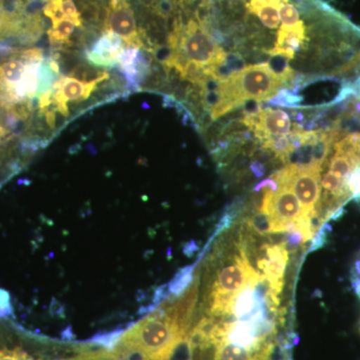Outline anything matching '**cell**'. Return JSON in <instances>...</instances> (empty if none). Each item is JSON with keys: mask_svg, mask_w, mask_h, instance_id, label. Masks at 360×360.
I'll list each match as a JSON object with an SVG mask.
<instances>
[{"mask_svg": "<svg viewBox=\"0 0 360 360\" xmlns=\"http://www.w3.org/2000/svg\"><path fill=\"white\" fill-rule=\"evenodd\" d=\"M0 360H37L33 359L32 355L26 352L21 347H15L13 349L2 348L0 349ZM40 360V359H39Z\"/></svg>", "mask_w": 360, "mask_h": 360, "instance_id": "16", "label": "cell"}, {"mask_svg": "<svg viewBox=\"0 0 360 360\" xmlns=\"http://www.w3.org/2000/svg\"><path fill=\"white\" fill-rule=\"evenodd\" d=\"M6 35H9V27L6 20L0 13V37H6Z\"/></svg>", "mask_w": 360, "mask_h": 360, "instance_id": "23", "label": "cell"}, {"mask_svg": "<svg viewBox=\"0 0 360 360\" xmlns=\"http://www.w3.org/2000/svg\"><path fill=\"white\" fill-rule=\"evenodd\" d=\"M328 158L326 160L315 158L307 163H290L270 177L276 184L291 187L302 203L303 212L311 219L317 215L316 207L321 200V174Z\"/></svg>", "mask_w": 360, "mask_h": 360, "instance_id": "4", "label": "cell"}, {"mask_svg": "<svg viewBox=\"0 0 360 360\" xmlns=\"http://www.w3.org/2000/svg\"><path fill=\"white\" fill-rule=\"evenodd\" d=\"M63 11L65 13V18L72 21L77 27H82V15L78 13L73 0H63Z\"/></svg>", "mask_w": 360, "mask_h": 360, "instance_id": "15", "label": "cell"}, {"mask_svg": "<svg viewBox=\"0 0 360 360\" xmlns=\"http://www.w3.org/2000/svg\"><path fill=\"white\" fill-rule=\"evenodd\" d=\"M124 47L123 41L118 35L106 32L101 39H97L91 51H87L85 58L90 65L111 68L117 65L118 58Z\"/></svg>", "mask_w": 360, "mask_h": 360, "instance_id": "11", "label": "cell"}, {"mask_svg": "<svg viewBox=\"0 0 360 360\" xmlns=\"http://www.w3.org/2000/svg\"><path fill=\"white\" fill-rule=\"evenodd\" d=\"M44 13L47 18H51L52 25L65 20V13L63 11V0H47L44 8Z\"/></svg>", "mask_w": 360, "mask_h": 360, "instance_id": "14", "label": "cell"}, {"mask_svg": "<svg viewBox=\"0 0 360 360\" xmlns=\"http://www.w3.org/2000/svg\"><path fill=\"white\" fill-rule=\"evenodd\" d=\"M75 23L68 18L59 21L56 25H52L51 30L47 32V37H49L51 46L53 49L65 46V45L68 46L71 35L75 32Z\"/></svg>", "mask_w": 360, "mask_h": 360, "instance_id": "12", "label": "cell"}, {"mask_svg": "<svg viewBox=\"0 0 360 360\" xmlns=\"http://www.w3.org/2000/svg\"><path fill=\"white\" fill-rule=\"evenodd\" d=\"M193 265H188V266L184 267L175 274L174 278L172 279L169 283L167 284L168 291L169 295L179 297V296L184 295L189 286L193 283Z\"/></svg>", "mask_w": 360, "mask_h": 360, "instance_id": "13", "label": "cell"}, {"mask_svg": "<svg viewBox=\"0 0 360 360\" xmlns=\"http://www.w3.org/2000/svg\"><path fill=\"white\" fill-rule=\"evenodd\" d=\"M264 188L260 212L269 217L271 233L292 231L298 220L307 217L291 187L277 184L276 191L269 186Z\"/></svg>", "mask_w": 360, "mask_h": 360, "instance_id": "5", "label": "cell"}, {"mask_svg": "<svg viewBox=\"0 0 360 360\" xmlns=\"http://www.w3.org/2000/svg\"><path fill=\"white\" fill-rule=\"evenodd\" d=\"M110 78L108 72L104 73L103 77L97 78L94 82H84L70 77H60L54 84L53 94H52V103L56 105V110L65 117L70 115L68 110V101H75V103L86 101L92 92L96 91L97 85Z\"/></svg>", "mask_w": 360, "mask_h": 360, "instance_id": "8", "label": "cell"}, {"mask_svg": "<svg viewBox=\"0 0 360 360\" xmlns=\"http://www.w3.org/2000/svg\"><path fill=\"white\" fill-rule=\"evenodd\" d=\"M264 255L258 258V269L264 272V277L276 295H281L284 283V274L288 264V250L284 243L264 245Z\"/></svg>", "mask_w": 360, "mask_h": 360, "instance_id": "10", "label": "cell"}, {"mask_svg": "<svg viewBox=\"0 0 360 360\" xmlns=\"http://www.w3.org/2000/svg\"><path fill=\"white\" fill-rule=\"evenodd\" d=\"M295 78V71L288 66L277 73L269 63L245 66L232 71L217 80V99L210 106V116L217 120L248 101H269L278 94L281 87Z\"/></svg>", "mask_w": 360, "mask_h": 360, "instance_id": "1", "label": "cell"}, {"mask_svg": "<svg viewBox=\"0 0 360 360\" xmlns=\"http://www.w3.org/2000/svg\"><path fill=\"white\" fill-rule=\"evenodd\" d=\"M187 333L160 309L124 331L112 352L116 360L130 354L143 360H167Z\"/></svg>", "mask_w": 360, "mask_h": 360, "instance_id": "2", "label": "cell"}, {"mask_svg": "<svg viewBox=\"0 0 360 360\" xmlns=\"http://www.w3.org/2000/svg\"><path fill=\"white\" fill-rule=\"evenodd\" d=\"M352 279L355 293L360 298V257L355 262L354 269H352Z\"/></svg>", "mask_w": 360, "mask_h": 360, "instance_id": "21", "label": "cell"}, {"mask_svg": "<svg viewBox=\"0 0 360 360\" xmlns=\"http://www.w3.org/2000/svg\"><path fill=\"white\" fill-rule=\"evenodd\" d=\"M250 226L253 229V231L260 234L271 233L269 217L262 212L255 215L250 220Z\"/></svg>", "mask_w": 360, "mask_h": 360, "instance_id": "17", "label": "cell"}, {"mask_svg": "<svg viewBox=\"0 0 360 360\" xmlns=\"http://www.w3.org/2000/svg\"><path fill=\"white\" fill-rule=\"evenodd\" d=\"M239 250L240 255L234 257L233 262L217 274L210 295V307L207 312L210 316H227L233 296L248 284H257L264 278V276L251 266L245 248H240Z\"/></svg>", "mask_w": 360, "mask_h": 360, "instance_id": "3", "label": "cell"}, {"mask_svg": "<svg viewBox=\"0 0 360 360\" xmlns=\"http://www.w3.org/2000/svg\"><path fill=\"white\" fill-rule=\"evenodd\" d=\"M329 225L323 224L319 227V231L312 238L311 245H310L309 252H312L321 248L326 243V238H328Z\"/></svg>", "mask_w": 360, "mask_h": 360, "instance_id": "18", "label": "cell"}, {"mask_svg": "<svg viewBox=\"0 0 360 360\" xmlns=\"http://www.w3.org/2000/svg\"><path fill=\"white\" fill-rule=\"evenodd\" d=\"M347 184L350 194H352V198L360 201V165L350 174Z\"/></svg>", "mask_w": 360, "mask_h": 360, "instance_id": "19", "label": "cell"}, {"mask_svg": "<svg viewBox=\"0 0 360 360\" xmlns=\"http://www.w3.org/2000/svg\"><path fill=\"white\" fill-rule=\"evenodd\" d=\"M105 26L106 32L118 35L127 46L143 49L134 11L125 0H110V6L106 9Z\"/></svg>", "mask_w": 360, "mask_h": 360, "instance_id": "7", "label": "cell"}, {"mask_svg": "<svg viewBox=\"0 0 360 360\" xmlns=\"http://www.w3.org/2000/svg\"><path fill=\"white\" fill-rule=\"evenodd\" d=\"M13 311L11 295L8 291L0 288V319H6L7 316L13 314Z\"/></svg>", "mask_w": 360, "mask_h": 360, "instance_id": "20", "label": "cell"}, {"mask_svg": "<svg viewBox=\"0 0 360 360\" xmlns=\"http://www.w3.org/2000/svg\"><path fill=\"white\" fill-rule=\"evenodd\" d=\"M241 122L251 131L260 142L286 136L291 132V120L285 111L281 110H258L245 115Z\"/></svg>", "mask_w": 360, "mask_h": 360, "instance_id": "6", "label": "cell"}, {"mask_svg": "<svg viewBox=\"0 0 360 360\" xmlns=\"http://www.w3.org/2000/svg\"><path fill=\"white\" fill-rule=\"evenodd\" d=\"M335 11V8L331 6L329 7L326 13L319 16L309 26L305 25L303 20L292 25H286L281 23V28L277 32L276 44L271 49L266 51V53L271 56H281V58H286L288 60L295 58V51H297L302 45H304L305 40L309 39L307 37V32H309V30L328 18Z\"/></svg>", "mask_w": 360, "mask_h": 360, "instance_id": "9", "label": "cell"}, {"mask_svg": "<svg viewBox=\"0 0 360 360\" xmlns=\"http://www.w3.org/2000/svg\"><path fill=\"white\" fill-rule=\"evenodd\" d=\"M251 170H252L253 174L257 175V176H262V175L264 174V167L262 163L258 162V161H255L252 165H250Z\"/></svg>", "mask_w": 360, "mask_h": 360, "instance_id": "22", "label": "cell"}]
</instances>
